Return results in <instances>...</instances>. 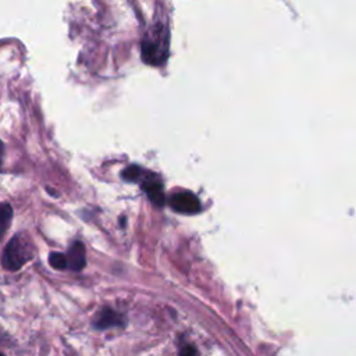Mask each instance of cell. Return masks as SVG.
Listing matches in <instances>:
<instances>
[{"instance_id": "6da1fadb", "label": "cell", "mask_w": 356, "mask_h": 356, "mask_svg": "<svg viewBox=\"0 0 356 356\" xmlns=\"http://www.w3.org/2000/svg\"><path fill=\"white\" fill-rule=\"evenodd\" d=\"M170 35L163 24H156L150 28L142 42V58L150 65H160L168 57Z\"/></svg>"}, {"instance_id": "7a4b0ae2", "label": "cell", "mask_w": 356, "mask_h": 356, "mask_svg": "<svg viewBox=\"0 0 356 356\" xmlns=\"http://www.w3.org/2000/svg\"><path fill=\"white\" fill-rule=\"evenodd\" d=\"M32 257V245L22 235H17L10 239L3 250L1 264L6 270L17 271Z\"/></svg>"}, {"instance_id": "3957f363", "label": "cell", "mask_w": 356, "mask_h": 356, "mask_svg": "<svg viewBox=\"0 0 356 356\" xmlns=\"http://www.w3.org/2000/svg\"><path fill=\"white\" fill-rule=\"evenodd\" d=\"M170 206L182 214H195L200 210L199 199L191 192H178L170 197Z\"/></svg>"}, {"instance_id": "277c9868", "label": "cell", "mask_w": 356, "mask_h": 356, "mask_svg": "<svg viewBox=\"0 0 356 356\" xmlns=\"http://www.w3.org/2000/svg\"><path fill=\"white\" fill-rule=\"evenodd\" d=\"M92 324L96 330H107L111 327H125L127 320L121 313H118L110 307H103L95 316Z\"/></svg>"}, {"instance_id": "5b68a950", "label": "cell", "mask_w": 356, "mask_h": 356, "mask_svg": "<svg viewBox=\"0 0 356 356\" xmlns=\"http://www.w3.org/2000/svg\"><path fill=\"white\" fill-rule=\"evenodd\" d=\"M142 188L150 202L156 206L164 204V192H163V184L159 179V177H146L142 179Z\"/></svg>"}, {"instance_id": "8992f818", "label": "cell", "mask_w": 356, "mask_h": 356, "mask_svg": "<svg viewBox=\"0 0 356 356\" xmlns=\"http://www.w3.org/2000/svg\"><path fill=\"white\" fill-rule=\"evenodd\" d=\"M67 260H68V267L74 271H79L85 267L86 256H85V246L82 242L75 241L71 243V246L68 248Z\"/></svg>"}, {"instance_id": "52a82bcc", "label": "cell", "mask_w": 356, "mask_h": 356, "mask_svg": "<svg viewBox=\"0 0 356 356\" xmlns=\"http://www.w3.org/2000/svg\"><path fill=\"white\" fill-rule=\"evenodd\" d=\"M13 218V209L8 203H4L0 206V238L6 234L11 224Z\"/></svg>"}, {"instance_id": "ba28073f", "label": "cell", "mask_w": 356, "mask_h": 356, "mask_svg": "<svg viewBox=\"0 0 356 356\" xmlns=\"http://www.w3.org/2000/svg\"><path fill=\"white\" fill-rule=\"evenodd\" d=\"M142 174H143V171H142L140 167H138V165H129V167H127V168L122 170L121 177H122L125 181H128V182H139V179H143Z\"/></svg>"}, {"instance_id": "9c48e42d", "label": "cell", "mask_w": 356, "mask_h": 356, "mask_svg": "<svg viewBox=\"0 0 356 356\" xmlns=\"http://www.w3.org/2000/svg\"><path fill=\"white\" fill-rule=\"evenodd\" d=\"M49 263L51 264V267H54L56 270H64L68 267V260H67V254L58 253V252H53L49 256Z\"/></svg>"}, {"instance_id": "30bf717a", "label": "cell", "mask_w": 356, "mask_h": 356, "mask_svg": "<svg viewBox=\"0 0 356 356\" xmlns=\"http://www.w3.org/2000/svg\"><path fill=\"white\" fill-rule=\"evenodd\" d=\"M178 356H197V352H196V348L193 345H184L179 352H178Z\"/></svg>"}, {"instance_id": "8fae6325", "label": "cell", "mask_w": 356, "mask_h": 356, "mask_svg": "<svg viewBox=\"0 0 356 356\" xmlns=\"http://www.w3.org/2000/svg\"><path fill=\"white\" fill-rule=\"evenodd\" d=\"M3 156H4V145H3V142L0 140V165H1V163H3Z\"/></svg>"}, {"instance_id": "7c38bea8", "label": "cell", "mask_w": 356, "mask_h": 356, "mask_svg": "<svg viewBox=\"0 0 356 356\" xmlns=\"http://www.w3.org/2000/svg\"><path fill=\"white\" fill-rule=\"evenodd\" d=\"M0 356H4V355H1V353H0Z\"/></svg>"}]
</instances>
